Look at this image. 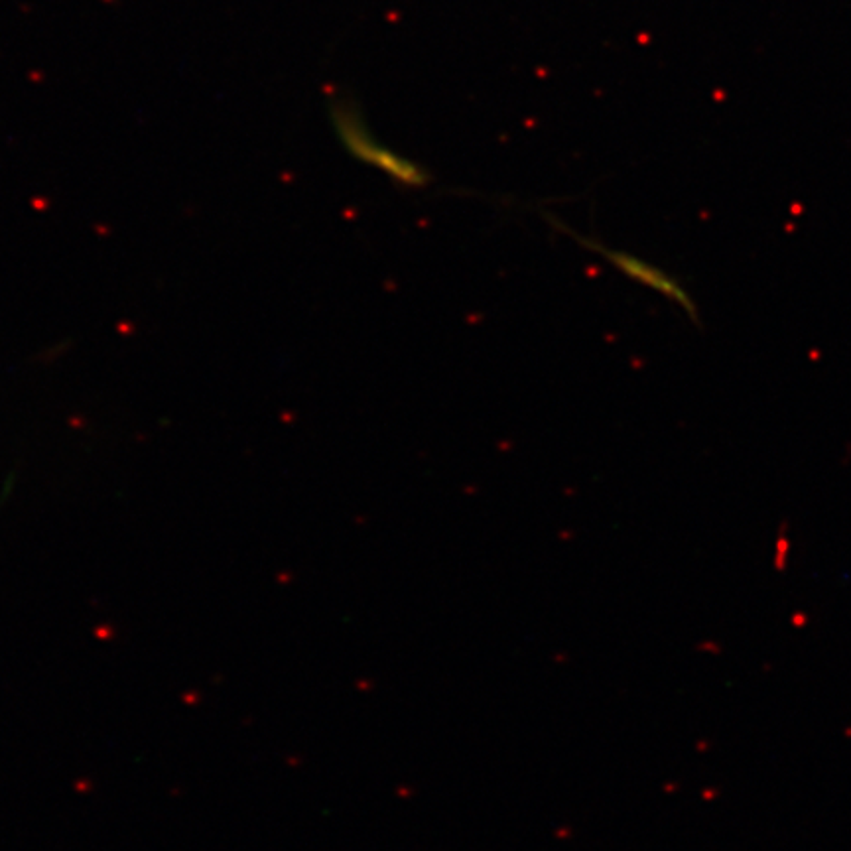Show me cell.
Wrapping results in <instances>:
<instances>
[{"instance_id": "cell-1", "label": "cell", "mask_w": 851, "mask_h": 851, "mask_svg": "<svg viewBox=\"0 0 851 851\" xmlns=\"http://www.w3.org/2000/svg\"><path fill=\"white\" fill-rule=\"evenodd\" d=\"M330 120L341 148L353 160L384 174L394 185L405 190H424L430 185L432 176L416 160L406 158L396 150L384 146L372 136L361 111L351 101L335 99L330 105Z\"/></svg>"}, {"instance_id": "cell-2", "label": "cell", "mask_w": 851, "mask_h": 851, "mask_svg": "<svg viewBox=\"0 0 851 851\" xmlns=\"http://www.w3.org/2000/svg\"><path fill=\"white\" fill-rule=\"evenodd\" d=\"M546 219L550 221V225H554L560 233L564 234H570L572 239H574L575 243L579 246H584V248H587V251H591V253H596V255H599L601 258H605L607 262L611 266H615L621 274H625L627 278H631V280H635L637 284H640V286H647L650 288V290H654V292H659V294H662V296H666V298L670 300V302H674V304H678L686 314H688V318L696 323V325H700V311H698V306H696V302L690 298V294L682 288V284L676 280V278H672L670 274H666L662 268H659V266L650 265V262H647V260H642V258H638V256L631 255V253H625V251H615V248H609V246H605L603 243H599V241H596V239H589V237H582L579 233H575L574 229H570V227H565V225H562L556 217H550V215H546Z\"/></svg>"}]
</instances>
